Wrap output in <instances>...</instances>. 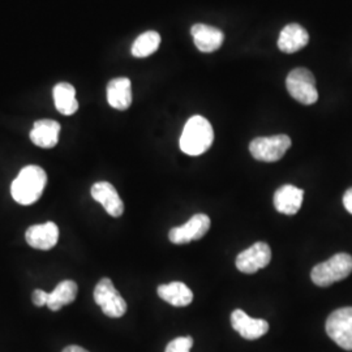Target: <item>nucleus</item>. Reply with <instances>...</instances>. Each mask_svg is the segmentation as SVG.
<instances>
[{"label":"nucleus","instance_id":"f3484780","mask_svg":"<svg viewBox=\"0 0 352 352\" xmlns=\"http://www.w3.org/2000/svg\"><path fill=\"white\" fill-rule=\"evenodd\" d=\"M107 102L109 104L120 111L129 109L132 104V85L126 77L113 78L107 85Z\"/></svg>","mask_w":352,"mask_h":352},{"label":"nucleus","instance_id":"6e6552de","mask_svg":"<svg viewBox=\"0 0 352 352\" xmlns=\"http://www.w3.org/2000/svg\"><path fill=\"white\" fill-rule=\"evenodd\" d=\"M210 218L206 214H195L183 226L174 227L168 232V239L174 244H188L200 240L210 228Z\"/></svg>","mask_w":352,"mask_h":352},{"label":"nucleus","instance_id":"aec40b11","mask_svg":"<svg viewBox=\"0 0 352 352\" xmlns=\"http://www.w3.org/2000/svg\"><path fill=\"white\" fill-rule=\"evenodd\" d=\"M78 292V287L74 280H63L60 282L52 292H49L47 307L52 312H58L64 305H68L75 302Z\"/></svg>","mask_w":352,"mask_h":352},{"label":"nucleus","instance_id":"a211bd4d","mask_svg":"<svg viewBox=\"0 0 352 352\" xmlns=\"http://www.w3.org/2000/svg\"><path fill=\"white\" fill-rule=\"evenodd\" d=\"M158 296L174 307H187L193 300V292L183 282H171L161 285L158 289Z\"/></svg>","mask_w":352,"mask_h":352},{"label":"nucleus","instance_id":"9b49d317","mask_svg":"<svg viewBox=\"0 0 352 352\" xmlns=\"http://www.w3.org/2000/svg\"><path fill=\"white\" fill-rule=\"evenodd\" d=\"M231 324L234 330L238 331L244 340H258L269 331L267 321L261 318H252L241 309L232 312Z\"/></svg>","mask_w":352,"mask_h":352},{"label":"nucleus","instance_id":"1a4fd4ad","mask_svg":"<svg viewBox=\"0 0 352 352\" xmlns=\"http://www.w3.org/2000/svg\"><path fill=\"white\" fill-rule=\"evenodd\" d=\"M272 260V250L264 243L258 241L248 250L240 252L236 257V267L241 273L254 274L260 269L266 267Z\"/></svg>","mask_w":352,"mask_h":352},{"label":"nucleus","instance_id":"0eeeda50","mask_svg":"<svg viewBox=\"0 0 352 352\" xmlns=\"http://www.w3.org/2000/svg\"><path fill=\"white\" fill-rule=\"evenodd\" d=\"M94 300L101 307L102 312L107 317L119 318L126 315V302L119 291L115 289L113 280L103 278L94 289Z\"/></svg>","mask_w":352,"mask_h":352},{"label":"nucleus","instance_id":"4be33fe9","mask_svg":"<svg viewBox=\"0 0 352 352\" xmlns=\"http://www.w3.org/2000/svg\"><path fill=\"white\" fill-rule=\"evenodd\" d=\"M192 346H193L192 337H179L167 344L164 352H190Z\"/></svg>","mask_w":352,"mask_h":352},{"label":"nucleus","instance_id":"5701e85b","mask_svg":"<svg viewBox=\"0 0 352 352\" xmlns=\"http://www.w3.org/2000/svg\"><path fill=\"white\" fill-rule=\"evenodd\" d=\"M32 300H33L36 307L47 305L49 292H45V291H42V289H34V291H33V295H32Z\"/></svg>","mask_w":352,"mask_h":352},{"label":"nucleus","instance_id":"f03ea898","mask_svg":"<svg viewBox=\"0 0 352 352\" xmlns=\"http://www.w3.org/2000/svg\"><path fill=\"white\" fill-rule=\"evenodd\" d=\"M214 141L213 126L201 115H195L186 123L180 136V149L183 153L196 157L209 151Z\"/></svg>","mask_w":352,"mask_h":352},{"label":"nucleus","instance_id":"9d476101","mask_svg":"<svg viewBox=\"0 0 352 352\" xmlns=\"http://www.w3.org/2000/svg\"><path fill=\"white\" fill-rule=\"evenodd\" d=\"M90 193L96 201L101 204L109 215L113 218H119L124 213V204L111 183L98 182L91 187Z\"/></svg>","mask_w":352,"mask_h":352},{"label":"nucleus","instance_id":"6ab92c4d","mask_svg":"<svg viewBox=\"0 0 352 352\" xmlns=\"http://www.w3.org/2000/svg\"><path fill=\"white\" fill-rule=\"evenodd\" d=\"M56 110L63 115H74L78 110V102L76 100V90L68 82H59L52 90Z\"/></svg>","mask_w":352,"mask_h":352},{"label":"nucleus","instance_id":"b1692460","mask_svg":"<svg viewBox=\"0 0 352 352\" xmlns=\"http://www.w3.org/2000/svg\"><path fill=\"white\" fill-rule=\"evenodd\" d=\"M343 205L349 213L352 214V188L347 189L343 196Z\"/></svg>","mask_w":352,"mask_h":352},{"label":"nucleus","instance_id":"dca6fc26","mask_svg":"<svg viewBox=\"0 0 352 352\" xmlns=\"http://www.w3.org/2000/svg\"><path fill=\"white\" fill-rule=\"evenodd\" d=\"M59 133H60V124L58 122L50 120V119H42L34 123L33 129L30 132V140L39 148L50 149L58 144Z\"/></svg>","mask_w":352,"mask_h":352},{"label":"nucleus","instance_id":"423d86ee","mask_svg":"<svg viewBox=\"0 0 352 352\" xmlns=\"http://www.w3.org/2000/svg\"><path fill=\"white\" fill-rule=\"evenodd\" d=\"M327 336L346 351H352V307L334 311L327 317Z\"/></svg>","mask_w":352,"mask_h":352},{"label":"nucleus","instance_id":"412c9836","mask_svg":"<svg viewBox=\"0 0 352 352\" xmlns=\"http://www.w3.org/2000/svg\"><path fill=\"white\" fill-rule=\"evenodd\" d=\"M161 45V36L154 32L149 30L142 33L141 36L136 38V41L132 45V55L135 58H146L151 56V54H154L158 50Z\"/></svg>","mask_w":352,"mask_h":352},{"label":"nucleus","instance_id":"2eb2a0df","mask_svg":"<svg viewBox=\"0 0 352 352\" xmlns=\"http://www.w3.org/2000/svg\"><path fill=\"white\" fill-rule=\"evenodd\" d=\"M304 192L295 186H283L274 193V206L279 213L294 215L302 208Z\"/></svg>","mask_w":352,"mask_h":352},{"label":"nucleus","instance_id":"f257e3e1","mask_svg":"<svg viewBox=\"0 0 352 352\" xmlns=\"http://www.w3.org/2000/svg\"><path fill=\"white\" fill-rule=\"evenodd\" d=\"M46 184L47 175L42 167L34 164L26 166L12 182L13 200L20 205H32L41 199Z\"/></svg>","mask_w":352,"mask_h":352},{"label":"nucleus","instance_id":"393cba45","mask_svg":"<svg viewBox=\"0 0 352 352\" xmlns=\"http://www.w3.org/2000/svg\"><path fill=\"white\" fill-rule=\"evenodd\" d=\"M63 352H89L88 350H85V349H82V347H80V346H76V344H72V346H68V347H65L64 349Z\"/></svg>","mask_w":352,"mask_h":352},{"label":"nucleus","instance_id":"f8f14e48","mask_svg":"<svg viewBox=\"0 0 352 352\" xmlns=\"http://www.w3.org/2000/svg\"><path fill=\"white\" fill-rule=\"evenodd\" d=\"M26 243L39 251H50L59 239V228L54 222H46L43 225H34L26 230Z\"/></svg>","mask_w":352,"mask_h":352},{"label":"nucleus","instance_id":"20e7f679","mask_svg":"<svg viewBox=\"0 0 352 352\" xmlns=\"http://www.w3.org/2000/svg\"><path fill=\"white\" fill-rule=\"evenodd\" d=\"M289 96L305 106L314 104L318 100L315 76L307 68H296L289 72L286 80Z\"/></svg>","mask_w":352,"mask_h":352},{"label":"nucleus","instance_id":"4468645a","mask_svg":"<svg viewBox=\"0 0 352 352\" xmlns=\"http://www.w3.org/2000/svg\"><path fill=\"white\" fill-rule=\"evenodd\" d=\"M309 42L308 32L299 24L285 26L278 38L279 50L286 54H294L304 49Z\"/></svg>","mask_w":352,"mask_h":352},{"label":"nucleus","instance_id":"7ed1b4c3","mask_svg":"<svg viewBox=\"0 0 352 352\" xmlns=\"http://www.w3.org/2000/svg\"><path fill=\"white\" fill-rule=\"evenodd\" d=\"M352 272V256L349 253H337L325 263L316 265L311 278L320 287H329L336 282L349 277Z\"/></svg>","mask_w":352,"mask_h":352},{"label":"nucleus","instance_id":"ddd939ff","mask_svg":"<svg viewBox=\"0 0 352 352\" xmlns=\"http://www.w3.org/2000/svg\"><path fill=\"white\" fill-rule=\"evenodd\" d=\"M190 34L193 37L196 47L201 52H214L218 50L225 39L223 33L219 29L205 24L192 26Z\"/></svg>","mask_w":352,"mask_h":352},{"label":"nucleus","instance_id":"39448f33","mask_svg":"<svg viewBox=\"0 0 352 352\" xmlns=\"http://www.w3.org/2000/svg\"><path fill=\"white\" fill-rule=\"evenodd\" d=\"M291 146L287 135H276L269 138H257L250 144L252 157L261 162H277Z\"/></svg>","mask_w":352,"mask_h":352}]
</instances>
